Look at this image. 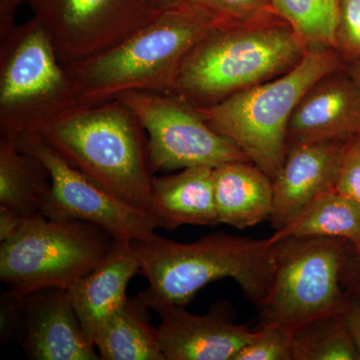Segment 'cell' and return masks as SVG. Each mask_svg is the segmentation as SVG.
I'll return each mask as SVG.
<instances>
[{"label": "cell", "mask_w": 360, "mask_h": 360, "mask_svg": "<svg viewBox=\"0 0 360 360\" xmlns=\"http://www.w3.org/2000/svg\"><path fill=\"white\" fill-rule=\"evenodd\" d=\"M139 274L148 281L139 293L153 310L163 304L186 307L205 285L232 278L258 309L266 300L276 266L277 241L251 239L225 232L208 234L191 243L155 236L132 241Z\"/></svg>", "instance_id": "cell-1"}, {"label": "cell", "mask_w": 360, "mask_h": 360, "mask_svg": "<svg viewBox=\"0 0 360 360\" xmlns=\"http://www.w3.org/2000/svg\"><path fill=\"white\" fill-rule=\"evenodd\" d=\"M227 21L188 2L160 11L110 51L65 65L77 82L82 106L130 91L172 94L182 61L205 35Z\"/></svg>", "instance_id": "cell-2"}, {"label": "cell", "mask_w": 360, "mask_h": 360, "mask_svg": "<svg viewBox=\"0 0 360 360\" xmlns=\"http://www.w3.org/2000/svg\"><path fill=\"white\" fill-rule=\"evenodd\" d=\"M309 49L284 20L225 23L210 30L188 52L172 94L194 108H210L283 75Z\"/></svg>", "instance_id": "cell-3"}, {"label": "cell", "mask_w": 360, "mask_h": 360, "mask_svg": "<svg viewBox=\"0 0 360 360\" xmlns=\"http://www.w3.org/2000/svg\"><path fill=\"white\" fill-rule=\"evenodd\" d=\"M73 167L120 200L150 214L148 137L120 98L80 106L39 132Z\"/></svg>", "instance_id": "cell-4"}, {"label": "cell", "mask_w": 360, "mask_h": 360, "mask_svg": "<svg viewBox=\"0 0 360 360\" xmlns=\"http://www.w3.org/2000/svg\"><path fill=\"white\" fill-rule=\"evenodd\" d=\"M345 65L335 49L309 47L283 75L198 110L215 131L274 180L288 153V123L296 105L315 82Z\"/></svg>", "instance_id": "cell-5"}, {"label": "cell", "mask_w": 360, "mask_h": 360, "mask_svg": "<svg viewBox=\"0 0 360 360\" xmlns=\"http://www.w3.org/2000/svg\"><path fill=\"white\" fill-rule=\"evenodd\" d=\"M80 106L75 78L34 16L0 42V134H39Z\"/></svg>", "instance_id": "cell-6"}, {"label": "cell", "mask_w": 360, "mask_h": 360, "mask_svg": "<svg viewBox=\"0 0 360 360\" xmlns=\"http://www.w3.org/2000/svg\"><path fill=\"white\" fill-rule=\"evenodd\" d=\"M113 241L110 232L96 224L34 213L13 238L0 243V278L20 295L68 290L103 262Z\"/></svg>", "instance_id": "cell-7"}, {"label": "cell", "mask_w": 360, "mask_h": 360, "mask_svg": "<svg viewBox=\"0 0 360 360\" xmlns=\"http://www.w3.org/2000/svg\"><path fill=\"white\" fill-rule=\"evenodd\" d=\"M277 241L276 266L259 326L277 324L295 333L347 304L343 271L352 248L345 239L296 236Z\"/></svg>", "instance_id": "cell-8"}, {"label": "cell", "mask_w": 360, "mask_h": 360, "mask_svg": "<svg viewBox=\"0 0 360 360\" xmlns=\"http://www.w3.org/2000/svg\"><path fill=\"white\" fill-rule=\"evenodd\" d=\"M118 98L134 111L143 127L153 174L250 161L233 142L215 131L198 108L174 94L130 91Z\"/></svg>", "instance_id": "cell-9"}, {"label": "cell", "mask_w": 360, "mask_h": 360, "mask_svg": "<svg viewBox=\"0 0 360 360\" xmlns=\"http://www.w3.org/2000/svg\"><path fill=\"white\" fill-rule=\"evenodd\" d=\"M18 148L49 169L51 188L40 213L53 220H79L110 232L115 238L144 241L158 229L153 215L120 200L73 167L39 134L15 137Z\"/></svg>", "instance_id": "cell-10"}, {"label": "cell", "mask_w": 360, "mask_h": 360, "mask_svg": "<svg viewBox=\"0 0 360 360\" xmlns=\"http://www.w3.org/2000/svg\"><path fill=\"white\" fill-rule=\"evenodd\" d=\"M59 59L79 63L120 44L158 15L150 0H25Z\"/></svg>", "instance_id": "cell-11"}, {"label": "cell", "mask_w": 360, "mask_h": 360, "mask_svg": "<svg viewBox=\"0 0 360 360\" xmlns=\"http://www.w3.org/2000/svg\"><path fill=\"white\" fill-rule=\"evenodd\" d=\"M153 311L160 315L158 340L165 360H233L255 333L234 323L229 303H215L203 315L174 304L160 305Z\"/></svg>", "instance_id": "cell-12"}, {"label": "cell", "mask_w": 360, "mask_h": 360, "mask_svg": "<svg viewBox=\"0 0 360 360\" xmlns=\"http://www.w3.org/2000/svg\"><path fill=\"white\" fill-rule=\"evenodd\" d=\"M18 342L33 360L101 359L85 335L65 288H45L25 295Z\"/></svg>", "instance_id": "cell-13"}, {"label": "cell", "mask_w": 360, "mask_h": 360, "mask_svg": "<svg viewBox=\"0 0 360 360\" xmlns=\"http://www.w3.org/2000/svg\"><path fill=\"white\" fill-rule=\"evenodd\" d=\"M360 135V90L341 66L315 82L300 99L288 123L291 144L347 141Z\"/></svg>", "instance_id": "cell-14"}, {"label": "cell", "mask_w": 360, "mask_h": 360, "mask_svg": "<svg viewBox=\"0 0 360 360\" xmlns=\"http://www.w3.org/2000/svg\"><path fill=\"white\" fill-rule=\"evenodd\" d=\"M345 143L321 141L288 146L283 167L272 180L274 205L270 222L274 231L322 194L335 191Z\"/></svg>", "instance_id": "cell-15"}, {"label": "cell", "mask_w": 360, "mask_h": 360, "mask_svg": "<svg viewBox=\"0 0 360 360\" xmlns=\"http://www.w3.org/2000/svg\"><path fill=\"white\" fill-rule=\"evenodd\" d=\"M139 274L132 241L115 238L103 262L68 288L85 335L94 345L97 330L127 300L129 281Z\"/></svg>", "instance_id": "cell-16"}, {"label": "cell", "mask_w": 360, "mask_h": 360, "mask_svg": "<svg viewBox=\"0 0 360 360\" xmlns=\"http://www.w3.org/2000/svg\"><path fill=\"white\" fill-rule=\"evenodd\" d=\"M210 167H187L179 174L153 176L150 214L158 227L174 231L184 224H219Z\"/></svg>", "instance_id": "cell-17"}, {"label": "cell", "mask_w": 360, "mask_h": 360, "mask_svg": "<svg viewBox=\"0 0 360 360\" xmlns=\"http://www.w3.org/2000/svg\"><path fill=\"white\" fill-rule=\"evenodd\" d=\"M213 184L219 224L245 229L271 219L272 179L251 161H231L214 167Z\"/></svg>", "instance_id": "cell-18"}, {"label": "cell", "mask_w": 360, "mask_h": 360, "mask_svg": "<svg viewBox=\"0 0 360 360\" xmlns=\"http://www.w3.org/2000/svg\"><path fill=\"white\" fill-rule=\"evenodd\" d=\"M149 307L139 296L129 297L97 330L94 347L103 360H165Z\"/></svg>", "instance_id": "cell-19"}, {"label": "cell", "mask_w": 360, "mask_h": 360, "mask_svg": "<svg viewBox=\"0 0 360 360\" xmlns=\"http://www.w3.org/2000/svg\"><path fill=\"white\" fill-rule=\"evenodd\" d=\"M15 137L0 134V205L28 217L40 212L51 179L39 158L18 148Z\"/></svg>", "instance_id": "cell-20"}, {"label": "cell", "mask_w": 360, "mask_h": 360, "mask_svg": "<svg viewBox=\"0 0 360 360\" xmlns=\"http://www.w3.org/2000/svg\"><path fill=\"white\" fill-rule=\"evenodd\" d=\"M296 236H326L347 240L354 255H360V203L336 191L322 194L271 239Z\"/></svg>", "instance_id": "cell-21"}, {"label": "cell", "mask_w": 360, "mask_h": 360, "mask_svg": "<svg viewBox=\"0 0 360 360\" xmlns=\"http://www.w3.org/2000/svg\"><path fill=\"white\" fill-rule=\"evenodd\" d=\"M270 4L307 46L335 49L340 0H270Z\"/></svg>", "instance_id": "cell-22"}, {"label": "cell", "mask_w": 360, "mask_h": 360, "mask_svg": "<svg viewBox=\"0 0 360 360\" xmlns=\"http://www.w3.org/2000/svg\"><path fill=\"white\" fill-rule=\"evenodd\" d=\"M295 360H360L342 314L329 315L295 331Z\"/></svg>", "instance_id": "cell-23"}, {"label": "cell", "mask_w": 360, "mask_h": 360, "mask_svg": "<svg viewBox=\"0 0 360 360\" xmlns=\"http://www.w3.org/2000/svg\"><path fill=\"white\" fill-rule=\"evenodd\" d=\"M295 333L277 324L260 326L233 360H295Z\"/></svg>", "instance_id": "cell-24"}, {"label": "cell", "mask_w": 360, "mask_h": 360, "mask_svg": "<svg viewBox=\"0 0 360 360\" xmlns=\"http://www.w3.org/2000/svg\"><path fill=\"white\" fill-rule=\"evenodd\" d=\"M234 25H262L283 20L270 0H191Z\"/></svg>", "instance_id": "cell-25"}, {"label": "cell", "mask_w": 360, "mask_h": 360, "mask_svg": "<svg viewBox=\"0 0 360 360\" xmlns=\"http://www.w3.org/2000/svg\"><path fill=\"white\" fill-rule=\"evenodd\" d=\"M335 49L345 63L360 60V0H340Z\"/></svg>", "instance_id": "cell-26"}, {"label": "cell", "mask_w": 360, "mask_h": 360, "mask_svg": "<svg viewBox=\"0 0 360 360\" xmlns=\"http://www.w3.org/2000/svg\"><path fill=\"white\" fill-rule=\"evenodd\" d=\"M335 191L360 203V135L345 141Z\"/></svg>", "instance_id": "cell-27"}, {"label": "cell", "mask_w": 360, "mask_h": 360, "mask_svg": "<svg viewBox=\"0 0 360 360\" xmlns=\"http://www.w3.org/2000/svg\"><path fill=\"white\" fill-rule=\"evenodd\" d=\"M25 310V295L11 290L0 296V340L1 342H18Z\"/></svg>", "instance_id": "cell-28"}, {"label": "cell", "mask_w": 360, "mask_h": 360, "mask_svg": "<svg viewBox=\"0 0 360 360\" xmlns=\"http://www.w3.org/2000/svg\"><path fill=\"white\" fill-rule=\"evenodd\" d=\"M25 0H0V42L6 41L18 30L16 13Z\"/></svg>", "instance_id": "cell-29"}, {"label": "cell", "mask_w": 360, "mask_h": 360, "mask_svg": "<svg viewBox=\"0 0 360 360\" xmlns=\"http://www.w3.org/2000/svg\"><path fill=\"white\" fill-rule=\"evenodd\" d=\"M343 286L348 297L360 300V255H354V250L343 271Z\"/></svg>", "instance_id": "cell-30"}, {"label": "cell", "mask_w": 360, "mask_h": 360, "mask_svg": "<svg viewBox=\"0 0 360 360\" xmlns=\"http://www.w3.org/2000/svg\"><path fill=\"white\" fill-rule=\"evenodd\" d=\"M25 217L11 208L0 205V243L13 238L20 231Z\"/></svg>", "instance_id": "cell-31"}, {"label": "cell", "mask_w": 360, "mask_h": 360, "mask_svg": "<svg viewBox=\"0 0 360 360\" xmlns=\"http://www.w3.org/2000/svg\"><path fill=\"white\" fill-rule=\"evenodd\" d=\"M348 297V296H347ZM343 321L352 335L360 355V300L348 297L342 314Z\"/></svg>", "instance_id": "cell-32"}, {"label": "cell", "mask_w": 360, "mask_h": 360, "mask_svg": "<svg viewBox=\"0 0 360 360\" xmlns=\"http://www.w3.org/2000/svg\"><path fill=\"white\" fill-rule=\"evenodd\" d=\"M188 2H191V0H150L151 6L158 13L165 9L188 4Z\"/></svg>", "instance_id": "cell-33"}, {"label": "cell", "mask_w": 360, "mask_h": 360, "mask_svg": "<svg viewBox=\"0 0 360 360\" xmlns=\"http://www.w3.org/2000/svg\"><path fill=\"white\" fill-rule=\"evenodd\" d=\"M345 68L349 73L350 77L354 78L355 84H356L357 86L360 90V60L359 61H352V63H345Z\"/></svg>", "instance_id": "cell-34"}]
</instances>
